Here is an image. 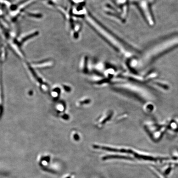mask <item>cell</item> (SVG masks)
Segmentation results:
<instances>
[{
    "label": "cell",
    "mask_w": 178,
    "mask_h": 178,
    "mask_svg": "<svg viewBox=\"0 0 178 178\" xmlns=\"http://www.w3.org/2000/svg\"><path fill=\"white\" fill-rule=\"evenodd\" d=\"M71 178V177H67V178Z\"/></svg>",
    "instance_id": "4"
},
{
    "label": "cell",
    "mask_w": 178,
    "mask_h": 178,
    "mask_svg": "<svg viewBox=\"0 0 178 178\" xmlns=\"http://www.w3.org/2000/svg\"><path fill=\"white\" fill-rule=\"evenodd\" d=\"M155 170H156V175L158 176V177L159 178H167L164 176V175H163V174L161 173V172H160V171H159V170H158L156 168H155Z\"/></svg>",
    "instance_id": "3"
},
{
    "label": "cell",
    "mask_w": 178,
    "mask_h": 178,
    "mask_svg": "<svg viewBox=\"0 0 178 178\" xmlns=\"http://www.w3.org/2000/svg\"><path fill=\"white\" fill-rule=\"evenodd\" d=\"M135 157L138 159H143L146 160L152 161H156L159 159L153 157L152 156H147V155H143L138 154L136 153H133Z\"/></svg>",
    "instance_id": "1"
},
{
    "label": "cell",
    "mask_w": 178,
    "mask_h": 178,
    "mask_svg": "<svg viewBox=\"0 0 178 178\" xmlns=\"http://www.w3.org/2000/svg\"><path fill=\"white\" fill-rule=\"evenodd\" d=\"M126 159V160H132V159H131V157H130L127 156H120V155H107V156H106L104 157L102 159L103 160H107L108 159Z\"/></svg>",
    "instance_id": "2"
}]
</instances>
